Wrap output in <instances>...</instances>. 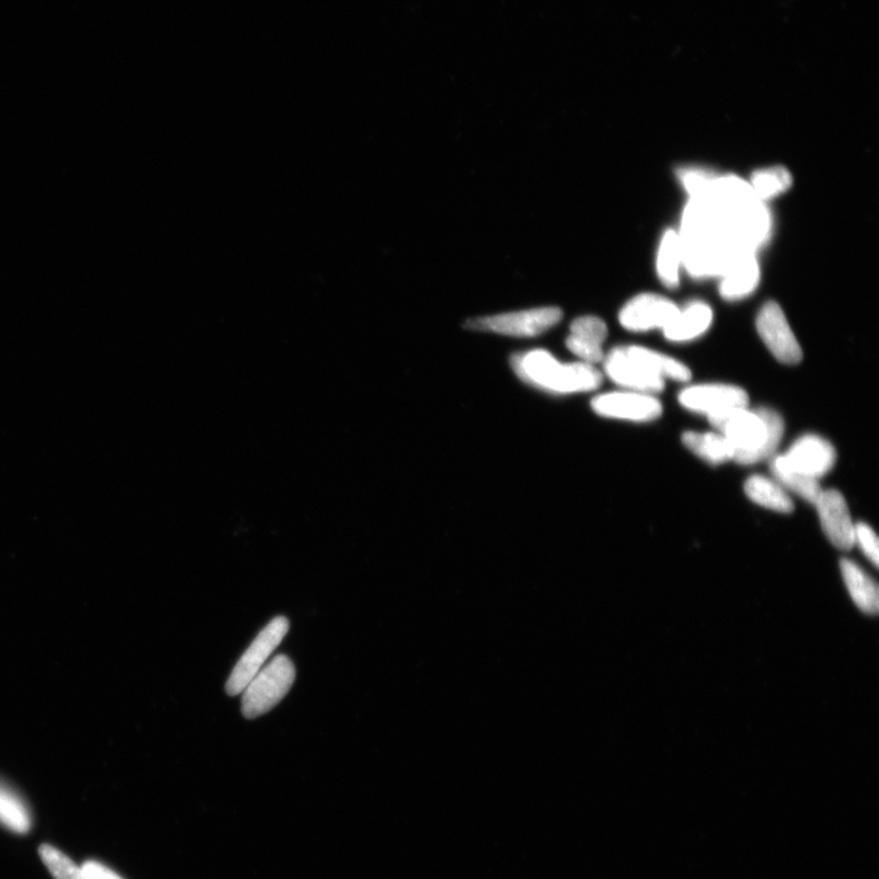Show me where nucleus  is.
<instances>
[{"instance_id":"f257e3e1","label":"nucleus","mask_w":879,"mask_h":879,"mask_svg":"<svg viewBox=\"0 0 879 879\" xmlns=\"http://www.w3.org/2000/svg\"><path fill=\"white\" fill-rule=\"evenodd\" d=\"M606 377L625 390L658 394L666 379L689 381L691 371L681 361L641 346L614 347L602 360Z\"/></svg>"},{"instance_id":"f03ea898","label":"nucleus","mask_w":879,"mask_h":879,"mask_svg":"<svg viewBox=\"0 0 879 879\" xmlns=\"http://www.w3.org/2000/svg\"><path fill=\"white\" fill-rule=\"evenodd\" d=\"M716 430L728 440L732 461L751 466L776 455L785 422L775 409L746 407L735 410Z\"/></svg>"},{"instance_id":"7ed1b4c3","label":"nucleus","mask_w":879,"mask_h":879,"mask_svg":"<svg viewBox=\"0 0 879 879\" xmlns=\"http://www.w3.org/2000/svg\"><path fill=\"white\" fill-rule=\"evenodd\" d=\"M511 367L525 384L555 395L589 393L599 388L603 380L595 366L579 360L564 365L545 349L513 355Z\"/></svg>"},{"instance_id":"20e7f679","label":"nucleus","mask_w":879,"mask_h":879,"mask_svg":"<svg viewBox=\"0 0 879 879\" xmlns=\"http://www.w3.org/2000/svg\"><path fill=\"white\" fill-rule=\"evenodd\" d=\"M295 679V664L286 654H278L241 692L242 715L250 719L266 715L288 696Z\"/></svg>"},{"instance_id":"39448f33","label":"nucleus","mask_w":879,"mask_h":879,"mask_svg":"<svg viewBox=\"0 0 879 879\" xmlns=\"http://www.w3.org/2000/svg\"><path fill=\"white\" fill-rule=\"evenodd\" d=\"M562 317L560 308L540 307L471 319L466 327L505 336L536 337L559 324Z\"/></svg>"},{"instance_id":"423d86ee","label":"nucleus","mask_w":879,"mask_h":879,"mask_svg":"<svg viewBox=\"0 0 879 879\" xmlns=\"http://www.w3.org/2000/svg\"><path fill=\"white\" fill-rule=\"evenodd\" d=\"M678 400L691 412L706 416L715 429L735 410L749 407L747 391L728 384L692 385L680 391Z\"/></svg>"},{"instance_id":"0eeeda50","label":"nucleus","mask_w":879,"mask_h":879,"mask_svg":"<svg viewBox=\"0 0 879 879\" xmlns=\"http://www.w3.org/2000/svg\"><path fill=\"white\" fill-rule=\"evenodd\" d=\"M290 629L286 617L273 619L266 625L253 640L250 648L244 651L237 666L232 670L227 683V691L230 697L239 696L247 684L257 676L267 662L270 654L276 651Z\"/></svg>"},{"instance_id":"6e6552de","label":"nucleus","mask_w":879,"mask_h":879,"mask_svg":"<svg viewBox=\"0 0 879 879\" xmlns=\"http://www.w3.org/2000/svg\"><path fill=\"white\" fill-rule=\"evenodd\" d=\"M756 329L760 337L780 364L793 366L803 359V349L789 321L776 302H767L759 311Z\"/></svg>"},{"instance_id":"1a4fd4ad","label":"nucleus","mask_w":879,"mask_h":879,"mask_svg":"<svg viewBox=\"0 0 879 879\" xmlns=\"http://www.w3.org/2000/svg\"><path fill=\"white\" fill-rule=\"evenodd\" d=\"M591 407L601 417L635 423L651 422L660 418L663 410L660 400L653 395L629 390L596 396L591 400Z\"/></svg>"},{"instance_id":"9d476101","label":"nucleus","mask_w":879,"mask_h":879,"mask_svg":"<svg viewBox=\"0 0 879 879\" xmlns=\"http://www.w3.org/2000/svg\"><path fill=\"white\" fill-rule=\"evenodd\" d=\"M678 310L676 303L666 297L657 293H641L625 303L619 319L624 329L633 332L663 330L676 317Z\"/></svg>"},{"instance_id":"9b49d317","label":"nucleus","mask_w":879,"mask_h":879,"mask_svg":"<svg viewBox=\"0 0 879 879\" xmlns=\"http://www.w3.org/2000/svg\"><path fill=\"white\" fill-rule=\"evenodd\" d=\"M786 463L801 475L819 481L832 471L837 453L826 438L814 434L801 436L784 455Z\"/></svg>"},{"instance_id":"f8f14e48","label":"nucleus","mask_w":879,"mask_h":879,"mask_svg":"<svg viewBox=\"0 0 879 879\" xmlns=\"http://www.w3.org/2000/svg\"><path fill=\"white\" fill-rule=\"evenodd\" d=\"M815 506L828 540L839 550H852L855 546V524L844 496L829 488L819 494Z\"/></svg>"},{"instance_id":"ddd939ff","label":"nucleus","mask_w":879,"mask_h":879,"mask_svg":"<svg viewBox=\"0 0 879 879\" xmlns=\"http://www.w3.org/2000/svg\"><path fill=\"white\" fill-rule=\"evenodd\" d=\"M608 337L606 322L594 316L576 318L572 321L565 346L586 365H598L604 358L603 344Z\"/></svg>"},{"instance_id":"4468645a","label":"nucleus","mask_w":879,"mask_h":879,"mask_svg":"<svg viewBox=\"0 0 879 879\" xmlns=\"http://www.w3.org/2000/svg\"><path fill=\"white\" fill-rule=\"evenodd\" d=\"M719 295L729 302L744 300L759 286L761 273L755 253L744 252L732 258L723 271Z\"/></svg>"},{"instance_id":"2eb2a0df","label":"nucleus","mask_w":879,"mask_h":879,"mask_svg":"<svg viewBox=\"0 0 879 879\" xmlns=\"http://www.w3.org/2000/svg\"><path fill=\"white\" fill-rule=\"evenodd\" d=\"M713 310L705 302L692 301L679 308L676 317L664 328L663 335L672 342L697 340L710 329Z\"/></svg>"},{"instance_id":"dca6fc26","label":"nucleus","mask_w":879,"mask_h":879,"mask_svg":"<svg viewBox=\"0 0 879 879\" xmlns=\"http://www.w3.org/2000/svg\"><path fill=\"white\" fill-rule=\"evenodd\" d=\"M843 579L846 589L857 608L867 614H876L879 606L878 586L862 566L850 560H843Z\"/></svg>"},{"instance_id":"f3484780","label":"nucleus","mask_w":879,"mask_h":879,"mask_svg":"<svg viewBox=\"0 0 879 879\" xmlns=\"http://www.w3.org/2000/svg\"><path fill=\"white\" fill-rule=\"evenodd\" d=\"M747 496L752 502L778 513H791L794 504L784 486L764 475H752L744 485Z\"/></svg>"},{"instance_id":"a211bd4d","label":"nucleus","mask_w":879,"mask_h":879,"mask_svg":"<svg viewBox=\"0 0 879 879\" xmlns=\"http://www.w3.org/2000/svg\"><path fill=\"white\" fill-rule=\"evenodd\" d=\"M681 442L693 455L712 466L732 461V449L721 433L687 432Z\"/></svg>"},{"instance_id":"6ab92c4d","label":"nucleus","mask_w":879,"mask_h":879,"mask_svg":"<svg viewBox=\"0 0 879 879\" xmlns=\"http://www.w3.org/2000/svg\"><path fill=\"white\" fill-rule=\"evenodd\" d=\"M683 266V247L679 233L674 230L664 232L657 259V270L663 285L676 289L679 285V272Z\"/></svg>"},{"instance_id":"aec40b11","label":"nucleus","mask_w":879,"mask_h":879,"mask_svg":"<svg viewBox=\"0 0 879 879\" xmlns=\"http://www.w3.org/2000/svg\"><path fill=\"white\" fill-rule=\"evenodd\" d=\"M770 472L774 474L775 481L787 492L795 494L808 504L815 505L819 494L823 493L818 481L793 471L781 455L770 457Z\"/></svg>"},{"instance_id":"412c9836","label":"nucleus","mask_w":879,"mask_h":879,"mask_svg":"<svg viewBox=\"0 0 879 879\" xmlns=\"http://www.w3.org/2000/svg\"><path fill=\"white\" fill-rule=\"evenodd\" d=\"M0 824L17 835L31 829L33 818L25 800L0 780Z\"/></svg>"},{"instance_id":"4be33fe9","label":"nucleus","mask_w":879,"mask_h":879,"mask_svg":"<svg viewBox=\"0 0 879 879\" xmlns=\"http://www.w3.org/2000/svg\"><path fill=\"white\" fill-rule=\"evenodd\" d=\"M749 183L756 198L765 202L787 192L793 184V178L784 166H774L755 171Z\"/></svg>"},{"instance_id":"5701e85b","label":"nucleus","mask_w":879,"mask_h":879,"mask_svg":"<svg viewBox=\"0 0 879 879\" xmlns=\"http://www.w3.org/2000/svg\"><path fill=\"white\" fill-rule=\"evenodd\" d=\"M39 855H41L43 864L55 879H87L82 867H78L61 850L44 844L39 848Z\"/></svg>"},{"instance_id":"b1692460","label":"nucleus","mask_w":879,"mask_h":879,"mask_svg":"<svg viewBox=\"0 0 879 879\" xmlns=\"http://www.w3.org/2000/svg\"><path fill=\"white\" fill-rule=\"evenodd\" d=\"M678 178L691 199H711L718 175L702 168H683Z\"/></svg>"},{"instance_id":"393cba45","label":"nucleus","mask_w":879,"mask_h":879,"mask_svg":"<svg viewBox=\"0 0 879 879\" xmlns=\"http://www.w3.org/2000/svg\"><path fill=\"white\" fill-rule=\"evenodd\" d=\"M856 544L859 546V549H862L867 559L871 561L875 566H878V537L871 526L866 523L855 524V545Z\"/></svg>"},{"instance_id":"a878e982","label":"nucleus","mask_w":879,"mask_h":879,"mask_svg":"<svg viewBox=\"0 0 879 879\" xmlns=\"http://www.w3.org/2000/svg\"><path fill=\"white\" fill-rule=\"evenodd\" d=\"M82 869L87 879H124L110 867L97 862H86Z\"/></svg>"}]
</instances>
